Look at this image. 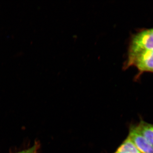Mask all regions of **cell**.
<instances>
[{
    "label": "cell",
    "mask_w": 153,
    "mask_h": 153,
    "mask_svg": "<svg viewBox=\"0 0 153 153\" xmlns=\"http://www.w3.org/2000/svg\"><path fill=\"white\" fill-rule=\"evenodd\" d=\"M132 66L137 69L136 80L145 72L153 73V27L140 29L131 36L123 68L126 70Z\"/></svg>",
    "instance_id": "obj_1"
},
{
    "label": "cell",
    "mask_w": 153,
    "mask_h": 153,
    "mask_svg": "<svg viewBox=\"0 0 153 153\" xmlns=\"http://www.w3.org/2000/svg\"><path fill=\"white\" fill-rule=\"evenodd\" d=\"M128 137L141 153H153V146L134 127L130 131Z\"/></svg>",
    "instance_id": "obj_2"
},
{
    "label": "cell",
    "mask_w": 153,
    "mask_h": 153,
    "mask_svg": "<svg viewBox=\"0 0 153 153\" xmlns=\"http://www.w3.org/2000/svg\"><path fill=\"white\" fill-rule=\"evenodd\" d=\"M134 128L153 146V125L142 121Z\"/></svg>",
    "instance_id": "obj_3"
},
{
    "label": "cell",
    "mask_w": 153,
    "mask_h": 153,
    "mask_svg": "<svg viewBox=\"0 0 153 153\" xmlns=\"http://www.w3.org/2000/svg\"><path fill=\"white\" fill-rule=\"evenodd\" d=\"M117 152L121 153H141L128 137L119 148Z\"/></svg>",
    "instance_id": "obj_4"
},
{
    "label": "cell",
    "mask_w": 153,
    "mask_h": 153,
    "mask_svg": "<svg viewBox=\"0 0 153 153\" xmlns=\"http://www.w3.org/2000/svg\"><path fill=\"white\" fill-rule=\"evenodd\" d=\"M38 147H39V146H38V143H36L34 146L29 149L24 150L17 153H38Z\"/></svg>",
    "instance_id": "obj_5"
},
{
    "label": "cell",
    "mask_w": 153,
    "mask_h": 153,
    "mask_svg": "<svg viewBox=\"0 0 153 153\" xmlns=\"http://www.w3.org/2000/svg\"><path fill=\"white\" fill-rule=\"evenodd\" d=\"M116 153H119V152H117Z\"/></svg>",
    "instance_id": "obj_6"
}]
</instances>
